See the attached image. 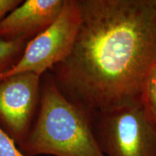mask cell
Returning a JSON list of instances; mask_svg holds the SVG:
<instances>
[{"label":"cell","mask_w":156,"mask_h":156,"mask_svg":"<svg viewBox=\"0 0 156 156\" xmlns=\"http://www.w3.org/2000/svg\"><path fill=\"white\" fill-rule=\"evenodd\" d=\"M0 156H25L16 143L0 126Z\"/></svg>","instance_id":"obj_9"},{"label":"cell","mask_w":156,"mask_h":156,"mask_svg":"<svg viewBox=\"0 0 156 156\" xmlns=\"http://www.w3.org/2000/svg\"><path fill=\"white\" fill-rule=\"evenodd\" d=\"M73 46L49 73L70 102L92 119L142 104L156 62V0H79Z\"/></svg>","instance_id":"obj_1"},{"label":"cell","mask_w":156,"mask_h":156,"mask_svg":"<svg viewBox=\"0 0 156 156\" xmlns=\"http://www.w3.org/2000/svg\"><path fill=\"white\" fill-rule=\"evenodd\" d=\"M142 106L150 119L156 124V69L153 68L142 95Z\"/></svg>","instance_id":"obj_8"},{"label":"cell","mask_w":156,"mask_h":156,"mask_svg":"<svg viewBox=\"0 0 156 156\" xmlns=\"http://www.w3.org/2000/svg\"><path fill=\"white\" fill-rule=\"evenodd\" d=\"M65 0H26L0 20V40L29 41L57 18Z\"/></svg>","instance_id":"obj_6"},{"label":"cell","mask_w":156,"mask_h":156,"mask_svg":"<svg viewBox=\"0 0 156 156\" xmlns=\"http://www.w3.org/2000/svg\"><path fill=\"white\" fill-rule=\"evenodd\" d=\"M28 42L25 40L12 41L0 40V75L18 62Z\"/></svg>","instance_id":"obj_7"},{"label":"cell","mask_w":156,"mask_h":156,"mask_svg":"<svg viewBox=\"0 0 156 156\" xmlns=\"http://www.w3.org/2000/svg\"><path fill=\"white\" fill-rule=\"evenodd\" d=\"M22 2V0H0V20Z\"/></svg>","instance_id":"obj_10"},{"label":"cell","mask_w":156,"mask_h":156,"mask_svg":"<svg viewBox=\"0 0 156 156\" xmlns=\"http://www.w3.org/2000/svg\"><path fill=\"white\" fill-rule=\"evenodd\" d=\"M41 77L32 73L12 75L0 81V126L18 146L36 116Z\"/></svg>","instance_id":"obj_5"},{"label":"cell","mask_w":156,"mask_h":156,"mask_svg":"<svg viewBox=\"0 0 156 156\" xmlns=\"http://www.w3.org/2000/svg\"><path fill=\"white\" fill-rule=\"evenodd\" d=\"M153 68H155V69H156V62H155V65H154V67H153Z\"/></svg>","instance_id":"obj_11"},{"label":"cell","mask_w":156,"mask_h":156,"mask_svg":"<svg viewBox=\"0 0 156 156\" xmlns=\"http://www.w3.org/2000/svg\"><path fill=\"white\" fill-rule=\"evenodd\" d=\"M91 122L105 156H156V124L142 104L101 113Z\"/></svg>","instance_id":"obj_3"},{"label":"cell","mask_w":156,"mask_h":156,"mask_svg":"<svg viewBox=\"0 0 156 156\" xmlns=\"http://www.w3.org/2000/svg\"><path fill=\"white\" fill-rule=\"evenodd\" d=\"M80 21L79 0H65L55 21L29 41L18 62L0 75V81L23 73H32L42 77L69 54Z\"/></svg>","instance_id":"obj_4"},{"label":"cell","mask_w":156,"mask_h":156,"mask_svg":"<svg viewBox=\"0 0 156 156\" xmlns=\"http://www.w3.org/2000/svg\"><path fill=\"white\" fill-rule=\"evenodd\" d=\"M17 147L25 156H105L91 121L60 92L49 72L41 77L38 114Z\"/></svg>","instance_id":"obj_2"}]
</instances>
